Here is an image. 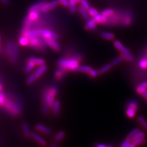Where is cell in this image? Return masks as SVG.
Segmentation results:
<instances>
[{"instance_id": "obj_8", "label": "cell", "mask_w": 147, "mask_h": 147, "mask_svg": "<svg viewBox=\"0 0 147 147\" xmlns=\"http://www.w3.org/2000/svg\"><path fill=\"white\" fill-rule=\"evenodd\" d=\"M115 47L118 50L120 51L121 53H127V54H131V52L127 48H126L125 46H124L123 44L119 42V40H115L113 43Z\"/></svg>"}, {"instance_id": "obj_38", "label": "cell", "mask_w": 147, "mask_h": 147, "mask_svg": "<svg viewBox=\"0 0 147 147\" xmlns=\"http://www.w3.org/2000/svg\"><path fill=\"white\" fill-rule=\"evenodd\" d=\"M122 61H123L122 58L120 57H119L118 58H115L114 59H113V60L111 62V64H112V66H117V65H118L119 64H120L122 62Z\"/></svg>"}, {"instance_id": "obj_22", "label": "cell", "mask_w": 147, "mask_h": 147, "mask_svg": "<svg viewBox=\"0 0 147 147\" xmlns=\"http://www.w3.org/2000/svg\"><path fill=\"white\" fill-rule=\"evenodd\" d=\"M18 42L22 46H28L29 44V38L28 37L22 35V36L18 39Z\"/></svg>"}, {"instance_id": "obj_43", "label": "cell", "mask_w": 147, "mask_h": 147, "mask_svg": "<svg viewBox=\"0 0 147 147\" xmlns=\"http://www.w3.org/2000/svg\"><path fill=\"white\" fill-rule=\"evenodd\" d=\"M59 4H61L62 6L65 7H69L70 5V3L69 0H58Z\"/></svg>"}, {"instance_id": "obj_4", "label": "cell", "mask_w": 147, "mask_h": 147, "mask_svg": "<svg viewBox=\"0 0 147 147\" xmlns=\"http://www.w3.org/2000/svg\"><path fill=\"white\" fill-rule=\"evenodd\" d=\"M2 107L12 115H17L20 114L22 110V107L19 104L12 100L7 99H6L5 103L3 104Z\"/></svg>"}, {"instance_id": "obj_10", "label": "cell", "mask_w": 147, "mask_h": 147, "mask_svg": "<svg viewBox=\"0 0 147 147\" xmlns=\"http://www.w3.org/2000/svg\"><path fill=\"white\" fill-rule=\"evenodd\" d=\"M46 3V1L45 0H41V1H39L38 2L35 3L33 4L30 8L29 11H39L41 10V8L44 5V4Z\"/></svg>"}, {"instance_id": "obj_6", "label": "cell", "mask_w": 147, "mask_h": 147, "mask_svg": "<svg viewBox=\"0 0 147 147\" xmlns=\"http://www.w3.org/2000/svg\"><path fill=\"white\" fill-rule=\"evenodd\" d=\"M59 2L58 0H53V1L49 3H45L42 7L41 8L40 11L42 12H47L55 7H56L58 5H59Z\"/></svg>"}, {"instance_id": "obj_18", "label": "cell", "mask_w": 147, "mask_h": 147, "mask_svg": "<svg viewBox=\"0 0 147 147\" xmlns=\"http://www.w3.org/2000/svg\"><path fill=\"white\" fill-rule=\"evenodd\" d=\"M93 18L96 23H99V24H105L107 22V17L104 16L101 13H98L97 16L94 17Z\"/></svg>"}, {"instance_id": "obj_42", "label": "cell", "mask_w": 147, "mask_h": 147, "mask_svg": "<svg viewBox=\"0 0 147 147\" xmlns=\"http://www.w3.org/2000/svg\"><path fill=\"white\" fill-rule=\"evenodd\" d=\"M139 66L142 69H145L147 67V59H144L139 62Z\"/></svg>"}, {"instance_id": "obj_15", "label": "cell", "mask_w": 147, "mask_h": 147, "mask_svg": "<svg viewBox=\"0 0 147 147\" xmlns=\"http://www.w3.org/2000/svg\"><path fill=\"white\" fill-rule=\"evenodd\" d=\"M66 70L63 69L62 68L59 67L58 69H57L56 71H55V77L56 78L57 80H60L64 77V75L66 74Z\"/></svg>"}, {"instance_id": "obj_53", "label": "cell", "mask_w": 147, "mask_h": 147, "mask_svg": "<svg viewBox=\"0 0 147 147\" xmlns=\"http://www.w3.org/2000/svg\"><path fill=\"white\" fill-rule=\"evenodd\" d=\"M2 51V47H1V36H0V53Z\"/></svg>"}, {"instance_id": "obj_56", "label": "cell", "mask_w": 147, "mask_h": 147, "mask_svg": "<svg viewBox=\"0 0 147 147\" xmlns=\"http://www.w3.org/2000/svg\"><path fill=\"white\" fill-rule=\"evenodd\" d=\"M108 147H114L113 146H112V145H108Z\"/></svg>"}, {"instance_id": "obj_2", "label": "cell", "mask_w": 147, "mask_h": 147, "mask_svg": "<svg viewBox=\"0 0 147 147\" xmlns=\"http://www.w3.org/2000/svg\"><path fill=\"white\" fill-rule=\"evenodd\" d=\"M30 47L40 52H44L46 49L47 44L45 43L44 38L42 36H34L29 38Z\"/></svg>"}, {"instance_id": "obj_36", "label": "cell", "mask_w": 147, "mask_h": 147, "mask_svg": "<svg viewBox=\"0 0 147 147\" xmlns=\"http://www.w3.org/2000/svg\"><path fill=\"white\" fill-rule=\"evenodd\" d=\"M88 13H89V15H90V16H91V17H95L96 16H97L98 13H99V12H98V11L96 10V9H94V8H90L88 10Z\"/></svg>"}, {"instance_id": "obj_55", "label": "cell", "mask_w": 147, "mask_h": 147, "mask_svg": "<svg viewBox=\"0 0 147 147\" xmlns=\"http://www.w3.org/2000/svg\"><path fill=\"white\" fill-rule=\"evenodd\" d=\"M2 89H3V86H2V85L1 84H0V92H1Z\"/></svg>"}, {"instance_id": "obj_9", "label": "cell", "mask_w": 147, "mask_h": 147, "mask_svg": "<svg viewBox=\"0 0 147 147\" xmlns=\"http://www.w3.org/2000/svg\"><path fill=\"white\" fill-rule=\"evenodd\" d=\"M18 53H19V48H18V45L17 44H14L13 45V52L11 55V62L13 64L17 63L18 58Z\"/></svg>"}, {"instance_id": "obj_28", "label": "cell", "mask_w": 147, "mask_h": 147, "mask_svg": "<svg viewBox=\"0 0 147 147\" xmlns=\"http://www.w3.org/2000/svg\"><path fill=\"white\" fill-rule=\"evenodd\" d=\"M136 91L138 93L141 94L142 96H143L144 98L147 99V90L142 88L141 87L138 86L136 88Z\"/></svg>"}, {"instance_id": "obj_7", "label": "cell", "mask_w": 147, "mask_h": 147, "mask_svg": "<svg viewBox=\"0 0 147 147\" xmlns=\"http://www.w3.org/2000/svg\"><path fill=\"white\" fill-rule=\"evenodd\" d=\"M45 43L47 45L49 46L52 50H53L55 52H58L60 50V45L59 43L57 42L56 40H54L51 38H45Z\"/></svg>"}, {"instance_id": "obj_23", "label": "cell", "mask_w": 147, "mask_h": 147, "mask_svg": "<svg viewBox=\"0 0 147 147\" xmlns=\"http://www.w3.org/2000/svg\"><path fill=\"white\" fill-rule=\"evenodd\" d=\"M92 69L91 67L88 66H78L75 71H80L85 73H88Z\"/></svg>"}, {"instance_id": "obj_30", "label": "cell", "mask_w": 147, "mask_h": 147, "mask_svg": "<svg viewBox=\"0 0 147 147\" xmlns=\"http://www.w3.org/2000/svg\"><path fill=\"white\" fill-rule=\"evenodd\" d=\"M114 13V11L112 9H107L103 11L101 13V14H102L104 16L108 17H110L113 16Z\"/></svg>"}, {"instance_id": "obj_33", "label": "cell", "mask_w": 147, "mask_h": 147, "mask_svg": "<svg viewBox=\"0 0 147 147\" xmlns=\"http://www.w3.org/2000/svg\"><path fill=\"white\" fill-rule=\"evenodd\" d=\"M127 108H131L134 109V110H137L138 109V104L134 100H131L127 104Z\"/></svg>"}, {"instance_id": "obj_25", "label": "cell", "mask_w": 147, "mask_h": 147, "mask_svg": "<svg viewBox=\"0 0 147 147\" xmlns=\"http://www.w3.org/2000/svg\"><path fill=\"white\" fill-rule=\"evenodd\" d=\"M112 65L111 63H109V64H105V66H104L103 67H101L100 69L99 70V74H103L110 71L112 69Z\"/></svg>"}, {"instance_id": "obj_12", "label": "cell", "mask_w": 147, "mask_h": 147, "mask_svg": "<svg viewBox=\"0 0 147 147\" xmlns=\"http://www.w3.org/2000/svg\"><path fill=\"white\" fill-rule=\"evenodd\" d=\"M52 109H53V113L54 115L55 116L58 115L59 114V112H60V109H61V104L59 100H55L52 106Z\"/></svg>"}, {"instance_id": "obj_14", "label": "cell", "mask_w": 147, "mask_h": 147, "mask_svg": "<svg viewBox=\"0 0 147 147\" xmlns=\"http://www.w3.org/2000/svg\"><path fill=\"white\" fill-rule=\"evenodd\" d=\"M36 129L38 131L42 132L44 134H51L52 133V130L50 129V128L47 127V126H45L42 125H40V124H38L36 126Z\"/></svg>"}, {"instance_id": "obj_29", "label": "cell", "mask_w": 147, "mask_h": 147, "mask_svg": "<svg viewBox=\"0 0 147 147\" xmlns=\"http://www.w3.org/2000/svg\"><path fill=\"white\" fill-rule=\"evenodd\" d=\"M52 33H53L52 32V31H50L49 30H42V35H41V36L43 37L44 39L49 38H51Z\"/></svg>"}, {"instance_id": "obj_52", "label": "cell", "mask_w": 147, "mask_h": 147, "mask_svg": "<svg viewBox=\"0 0 147 147\" xmlns=\"http://www.w3.org/2000/svg\"><path fill=\"white\" fill-rule=\"evenodd\" d=\"M69 1L70 4H76V0H69Z\"/></svg>"}, {"instance_id": "obj_45", "label": "cell", "mask_w": 147, "mask_h": 147, "mask_svg": "<svg viewBox=\"0 0 147 147\" xmlns=\"http://www.w3.org/2000/svg\"><path fill=\"white\" fill-rule=\"evenodd\" d=\"M130 143H131L130 139H127L123 142L122 144L121 145V147H128Z\"/></svg>"}, {"instance_id": "obj_26", "label": "cell", "mask_w": 147, "mask_h": 147, "mask_svg": "<svg viewBox=\"0 0 147 147\" xmlns=\"http://www.w3.org/2000/svg\"><path fill=\"white\" fill-rule=\"evenodd\" d=\"M66 58L75 59V60L79 61L80 63V62H81L83 60V58H84V57H83V55L82 54H80V53H74V54L71 55V56H67Z\"/></svg>"}, {"instance_id": "obj_21", "label": "cell", "mask_w": 147, "mask_h": 147, "mask_svg": "<svg viewBox=\"0 0 147 147\" xmlns=\"http://www.w3.org/2000/svg\"><path fill=\"white\" fill-rule=\"evenodd\" d=\"M100 36L102 38L109 40H112L115 38V36L113 33H110V32H107V31L102 32V33H100Z\"/></svg>"}, {"instance_id": "obj_41", "label": "cell", "mask_w": 147, "mask_h": 147, "mask_svg": "<svg viewBox=\"0 0 147 147\" xmlns=\"http://www.w3.org/2000/svg\"><path fill=\"white\" fill-rule=\"evenodd\" d=\"M136 144V146H139V145H142V144H144L145 143V138H141V139H137L135 141H133Z\"/></svg>"}, {"instance_id": "obj_44", "label": "cell", "mask_w": 147, "mask_h": 147, "mask_svg": "<svg viewBox=\"0 0 147 147\" xmlns=\"http://www.w3.org/2000/svg\"><path fill=\"white\" fill-rule=\"evenodd\" d=\"M6 98L5 95H4L3 93L0 95V106H3V104L5 103L6 100Z\"/></svg>"}, {"instance_id": "obj_34", "label": "cell", "mask_w": 147, "mask_h": 147, "mask_svg": "<svg viewBox=\"0 0 147 147\" xmlns=\"http://www.w3.org/2000/svg\"><path fill=\"white\" fill-rule=\"evenodd\" d=\"M136 110L131 108H127L126 110V115L129 118H133L136 115Z\"/></svg>"}, {"instance_id": "obj_37", "label": "cell", "mask_w": 147, "mask_h": 147, "mask_svg": "<svg viewBox=\"0 0 147 147\" xmlns=\"http://www.w3.org/2000/svg\"><path fill=\"white\" fill-rule=\"evenodd\" d=\"M80 3L81 4V6L84 8H85L86 10L88 11V9L90 8V4L88 3V1H86V0H81Z\"/></svg>"}, {"instance_id": "obj_50", "label": "cell", "mask_w": 147, "mask_h": 147, "mask_svg": "<svg viewBox=\"0 0 147 147\" xmlns=\"http://www.w3.org/2000/svg\"><path fill=\"white\" fill-rule=\"evenodd\" d=\"M1 1L3 4H4V5H7V4H9V0H0Z\"/></svg>"}, {"instance_id": "obj_48", "label": "cell", "mask_w": 147, "mask_h": 147, "mask_svg": "<svg viewBox=\"0 0 147 147\" xmlns=\"http://www.w3.org/2000/svg\"><path fill=\"white\" fill-rule=\"evenodd\" d=\"M58 38H59V36H58V34L55 33H52V36H51V38H52V39L57 40L58 39Z\"/></svg>"}, {"instance_id": "obj_27", "label": "cell", "mask_w": 147, "mask_h": 147, "mask_svg": "<svg viewBox=\"0 0 147 147\" xmlns=\"http://www.w3.org/2000/svg\"><path fill=\"white\" fill-rule=\"evenodd\" d=\"M122 59L123 60H126L127 61H132L133 59H134V58L132 56L131 54H127V53H121L119 55Z\"/></svg>"}, {"instance_id": "obj_51", "label": "cell", "mask_w": 147, "mask_h": 147, "mask_svg": "<svg viewBox=\"0 0 147 147\" xmlns=\"http://www.w3.org/2000/svg\"><path fill=\"white\" fill-rule=\"evenodd\" d=\"M137 146H136V144L134 143V142H131L130 143V144H129V146L128 147H136Z\"/></svg>"}, {"instance_id": "obj_32", "label": "cell", "mask_w": 147, "mask_h": 147, "mask_svg": "<svg viewBox=\"0 0 147 147\" xmlns=\"http://www.w3.org/2000/svg\"><path fill=\"white\" fill-rule=\"evenodd\" d=\"M139 129L138 128H135L134 129L132 130L127 136V139H132L133 137L135 136V135L137 134L138 132H139Z\"/></svg>"}, {"instance_id": "obj_49", "label": "cell", "mask_w": 147, "mask_h": 147, "mask_svg": "<svg viewBox=\"0 0 147 147\" xmlns=\"http://www.w3.org/2000/svg\"><path fill=\"white\" fill-rule=\"evenodd\" d=\"M94 147H108V146L101 144H96L94 145Z\"/></svg>"}, {"instance_id": "obj_16", "label": "cell", "mask_w": 147, "mask_h": 147, "mask_svg": "<svg viewBox=\"0 0 147 147\" xmlns=\"http://www.w3.org/2000/svg\"><path fill=\"white\" fill-rule=\"evenodd\" d=\"M22 130H23V131H24V135L27 138H29V137H31V132L30 131L28 125L26 123L24 122L22 123Z\"/></svg>"}, {"instance_id": "obj_19", "label": "cell", "mask_w": 147, "mask_h": 147, "mask_svg": "<svg viewBox=\"0 0 147 147\" xmlns=\"http://www.w3.org/2000/svg\"><path fill=\"white\" fill-rule=\"evenodd\" d=\"M28 60L31 61L32 62H33L35 65H42V64H44L45 61L44 59L42 58H36V57H30Z\"/></svg>"}, {"instance_id": "obj_20", "label": "cell", "mask_w": 147, "mask_h": 147, "mask_svg": "<svg viewBox=\"0 0 147 147\" xmlns=\"http://www.w3.org/2000/svg\"><path fill=\"white\" fill-rule=\"evenodd\" d=\"M13 45H14V44H13L12 41H9L6 44V53L7 56L9 57H11V55L13 49Z\"/></svg>"}, {"instance_id": "obj_47", "label": "cell", "mask_w": 147, "mask_h": 147, "mask_svg": "<svg viewBox=\"0 0 147 147\" xmlns=\"http://www.w3.org/2000/svg\"><path fill=\"white\" fill-rule=\"evenodd\" d=\"M139 86L141 87V88H144V89H146L147 90V82H142V84H140Z\"/></svg>"}, {"instance_id": "obj_31", "label": "cell", "mask_w": 147, "mask_h": 147, "mask_svg": "<svg viewBox=\"0 0 147 147\" xmlns=\"http://www.w3.org/2000/svg\"><path fill=\"white\" fill-rule=\"evenodd\" d=\"M65 136V132L64 131H59L58 134L55 137V140L56 142H59L63 139V137Z\"/></svg>"}, {"instance_id": "obj_17", "label": "cell", "mask_w": 147, "mask_h": 147, "mask_svg": "<svg viewBox=\"0 0 147 147\" xmlns=\"http://www.w3.org/2000/svg\"><path fill=\"white\" fill-rule=\"evenodd\" d=\"M78 9H79V12L80 13V14L82 15V16L84 18V19H85L86 20H88L89 19H90L88 11L86 10L85 8H84L80 5L79 6V7H78Z\"/></svg>"}, {"instance_id": "obj_39", "label": "cell", "mask_w": 147, "mask_h": 147, "mask_svg": "<svg viewBox=\"0 0 147 147\" xmlns=\"http://www.w3.org/2000/svg\"><path fill=\"white\" fill-rule=\"evenodd\" d=\"M138 121H139V122L141 124L142 126H144L147 129V121L143 117L139 116V117H138Z\"/></svg>"}, {"instance_id": "obj_54", "label": "cell", "mask_w": 147, "mask_h": 147, "mask_svg": "<svg viewBox=\"0 0 147 147\" xmlns=\"http://www.w3.org/2000/svg\"><path fill=\"white\" fill-rule=\"evenodd\" d=\"M51 147H58V146H57V145L56 144L53 143V144L51 145Z\"/></svg>"}, {"instance_id": "obj_5", "label": "cell", "mask_w": 147, "mask_h": 147, "mask_svg": "<svg viewBox=\"0 0 147 147\" xmlns=\"http://www.w3.org/2000/svg\"><path fill=\"white\" fill-rule=\"evenodd\" d=\"M47 67L45 64H42V65H40L37 69L31 74L28 78L26 80V83L28 84H31L38 79V78L40 77L41 76H42L45 72L47 71Z\"/></svg>"}, {"instance_id": "obj_46", "label": "cell", "mask_w": 147, "mask_h": 147, "mask_svg": "<svg viewBox=\"0 0 147 147\" xmlns=\"http://www.w3.org/2000/svg\"><path fill=\"white\" fill-rule=\"evenodd\" d=\"M69 10L71 12H75L76 11V4H70L69 5Z\"/></svg>"}, {"instance_id": "obj_11", "label": "cell", "mask_w": 147, "mask_h": 147, "mask_svg": "<svg viewBox=\"0 0 147 147\" xmlns=\"http://www.w3.org/2000/svg\"><path fill=\"white\" fill-rule=\"evenodd\" d=\"M85 29L87 30H91L93 31H96L97 28H96V22L94 20V19H89L87 20L86 24L85 26Z\"/></svg>"}, {"instance_id": "obj_40", "label": "cell", "mask_w": 147, "mask_h": 147, "mask_svg": "<svg viewBox=\"0 0 147 147\" xmlns=\"http://www.w3.org/2000/svg\"><path fill=\"white\" fill-rule=\"evenodd\" d=\"M88 74L91 77H95L99 74V71L96 69H91L89 72Z\"/></svg>"}, {"instance_id": "obj_24", "label": "cell", "mask_w": 147, "mask_h": 147, "mask_svg": "<svg viewBox=\"0 0 147 147\" xmlns=\"http://www.w3.org/2000/svg\"><path fill=\"white\" fill-rule=\"evenodd\" d=\"M35 66V64L31 61L27 60V64L25 68V72L26 73H30L32 70L33 69Z\"/></svg>"}, {"instance_id": "obj_3", "label": "cell", "mask_w": 147, "mask_h": 147, "mask_svg": "<svg viewBox=\"0 0 147 147\" xmlns=\"http://www.w3.org/2000/svg\"><path fill=\"white\" fill-rule=\"evenodd\" d=\"M79 62L71 58H64L59 59L57 65L59 67L67 71H75L76 67L79 66Z\"/></svg>"}, {"instance_id": "obj_1", "label": "cell", "mask_w": 147, "mask_h": 147, "mask_svg": "<svg viewBox=\"0 0 147 147\" xmlns=\"http://www.w3.org/2000/svg\"><path fill=\"white\" fill-rule=\"evenodd\" d=\"M58 92V88L56 86H52L49 88L45 89L43 93V106L42 112L47 115L49 113V108H52L55 102V98Z\"/></svg>"}, {"instance_id": "obj_35", "label": "cell", "mask_w": 147, "mask_h": 147, "mask_svg": "<svg viewBox=\"0 0 147 147\" xmlns=\"http://www.w3.org/2000/svg\"><path fill=\"white\" fill-rule=\"evenodd\" d=\"M144 137H145V133L144 132L139 131V132H138L135 135V136L132 138V141H135L137 139H141V138H144Z\"/></svg>"}, {"instance_id": "obj_13", "label": "cell", "mask_w": 147, "mask_h": 147, "mask_svg": "<svg viewBox=\"0 0 147 147\" xmlns=\"http://www.w3.org/2000/svg\"><path fill=\"white\" fill-rule=\"evenodd\" d=\"M31 137H33V139L34 140H35L37 142H38V143H39L41 145L45 146V145H46V144H47V142L45 141V140H44L43 138L39 136L38 134H37L36 133L32 132L31 133Z\"/></svg>"}]
</instances>
